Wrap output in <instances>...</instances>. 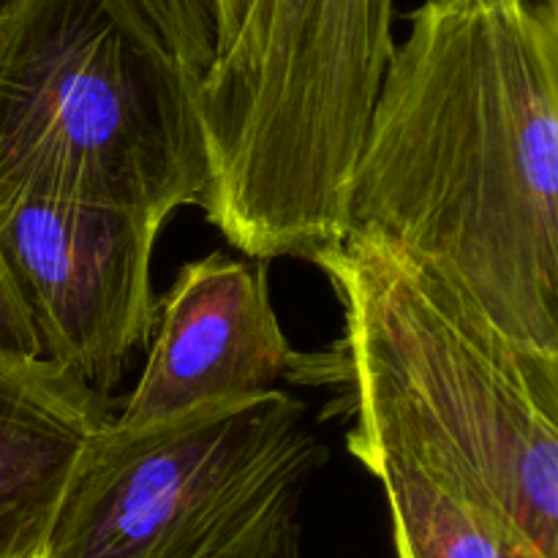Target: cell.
Wrapping results in <instances>:
<instances>
[{
	"mask_svg": "<svg viewBox=\"0 0 558 558\" xmlns=\"http://www.w3.org/2000/svg\"><path fill=\"white\" fill-rule=\"evenodd\" d=\"M387 63L349 232L558 354V0H425Z\"/></svg>",
	"mask_w": 558,
	"mask_h": 558,
	"instance_id": "obj_1",
	"label": "cell"
},
{
	"mask_svg": "<svg viewBox=\"0 0 558 558\" xmlns=\"http://www.w3.org/2000/svg\"><path fill=\"white\" fill-rule=\"evenodd\" d=\"M311 262L343 308L349 452L414 463L558 558V354L501 332L381 238L349 232Z\"/></svg>",
	"mask_w": 558,
	"mask_h": 558,
	"instance_id": "obj_2",
	"label": "cell"
},
{
	"mask_svg": "<svg viewBox=\"0 0 558 558\" xmlns=\"http://www.w3.org/2000/svg\"><path fill=\"white\" fill-rule=\"evenodd\" d=\"M396 0H254L196 90L207 223L248 259H314L349 234V189L396 49Z\"/></svg>",
	"mask_w": 558,
	"mask_h": 558,
	"instance_id": "obj_3",
	"label": "cell"
},
{
	"mask_svg": "<svg viewBox=\"0 0 558 558\" xmlns=\"http://www.w3.org/2000/svg\"><path fill=\"white\" fill-rule=\"evenodd\" d=\"M196 90L131 0H3L0 205L90 202L161 227L199 207Z\"/></svg>",
	"mask_w": 558,
	"mask_h": 558,
	"instance_id": "obj_4",
	"label": "cell"
},
{
	"mask_svg": "<svg viewBox=\"0 0 558 558\" xmlns=\"http://www.w3.org/2000/svg\"><path fill=\"white\" fill-rule=\"evenodd\" d=\"M327 461L287 390L221 398L178 417L109 420L82 456L49 558H278L300 548V505Z\"/></svg>",
	"mask_w": 558,
	"mask_h": 558,
	"instance_id": "obj_5",
	"label": "cell"
},
{
	"mask_svg": "<svg viewBox=\"0 0 558 558\" xmlns=\"http://www.w3.org/2000/svg\"><path fill=\"white\" fill-rule=\"evenodd\" d=\"M161 223L74 199L0 205V256L38 352L107 396L156 322L153 248Z\"/></svg>",
	"mask_w": 558,
	"mask_h": 558,
	"instance_id": "obj_6",
	"label": "cell"
},
{
	"mask_svg": "<svg viewBox=\"0 0 558 558\" xmlns=\"http://www.w3.org/2000/svg\"><path fill=\"white\" fill-rule=\"evenodd\" d=\"M343 357L308 354L289 343L270 298L267 262L223 251L185 262L156 300L147 357L120 428H145L221 398L276 385L343 387Z\"/></svg>",
	"mask_w": 558,
	"mask_h": 558,
	"instance_id": "obj_7",
	"label": "cell"
},
{
	"mask_svg": "<svg viewBox=\"0 0 558 558\" xmlns=\"http://www.w3.org/2000/svg\"><path fill=\"white\" fill-rule=\"evenodd\" d=\"M109 420L101 396L69 371L0 352V558L47 548L82 456Z\"/></svg>",
	"mask_w": 558,
	"mask_h": 558,
	"instance_id": "obj_8",
	"label": "cell"
},
{
	"mask_svg": "<svg viewBox=\"0 0 558 558\" xmlns=\"http://www.w3.org/2000/svg\"><path fill=\"white\" fill-rule=\"evenodd\" d=\"M363 466L385 490L398 558H545L501 512L414 463L376 456Z\"/></svg>",
	"mask_w": 558,
	"mask_h": 558,
	"instance_id": "obj_9",
	"label": "cell"
},
{
	"mask_svg": "<svg viewBox=\"0 0 558 558\" xmlns=\"http://www.w3.org/2000/svg\"><path fill=\"white\" fill-rule=\"evenodd\" d=\"M172 58L202 82L216 60V22L207 0H131Z\"/></svg>",
	"mask_w": 558,
	"mask_h": 558,
	"instance_id": "obj_10",
	"label": "cell"
},
{
	"mask_svg": "<svg viewBox=\"0 0 558 558\" xmlns=\"http://www.w3.org/2000/svg\"><path fill=\"white\" fill-rule=\"evenodd\" d=\"M0 352L22 354V357H41L36 332H33L27 311L11 283L9 270L0 256Z\"/></svg>",
	"mask_w": 558,
	"mask_h": 558,
	"instance_id": "obj_11",
	"label": "cell"
},
{
	"mask_svg": "<svg viewBox=\"0 0 558 558\" xmlns=\"http://www.w3.org/2000/svg\"><path fill=\"white\" fill-rule=\"evenodd\" d=\"M254 0H207L213 22H216V54L238 36Z\"/></svg>",
	"mask_w": 558,
	"mask_h": 558,
	"instance_id": "obj_12",
	"label": "cell"
},
{
	"mask_svg": "<svg viewBox=\"0 0 558 558\" xmlns=\"http://www.w3.org/2000/svg\"><path fill=\"white\" fill-rule=\"evenodd\" d=\"M11 558H49V554H47V548H38V550H31V554L11 556Z\"/></svg>",
	"mask_w": 558,
	"mask_h": 558,
	"instance_id": "obj_13",
	"label": "cell"
},
{
	"mask_svg": "<svg viewBox=\"0 0 558 558\" xmlns=\"http://www.w3.org/2000/svg\"><path fill=\"white\" fill-rule=\"evenodd\" d=\"M281 558H303V554H300V548H298V550H289V554H283Z\"/></svg>",
	"mask_w": 558,
	"mask_h": 558,
	"instance_id": "obj_14",
	"label": "cell"
},
{
	"mask_svg": "<svg viewBox=\"0 0 558 558\" xmlns=\"http://www.w3.org/2000/svg\"><path fill=\"white\" fill-rule=\"evenodd\" d=\"M294 550H298V548H294ZM287 554H289V550H287ZM278 558H281V556H278Z\"/></svg>",
	"mask_w": 558,
	"mask_h": 558,
	"instance_id": "obj_15",
	"label": "cell"
},
{
	"mask_svg": "<svg viewBox=\"0 0 558 558\" xmlns=\"http://www.w3.org/2000/svg\"><path fill=\"white\" fill-rule=\"evenodd\" d=\"M0 3H3V0H0Z\"/></svg>",
	"mask_w": 558,
	"mask_h": 558,
	"instance_id": "obj_16",
	"label": "cell"
}]
</instances>
